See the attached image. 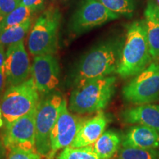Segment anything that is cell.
<instances>
[{
    "label": "cell",
    "mask_w": 159,
    "mask_h": 159,
    "mask_svg": "<svg viewBox=\"0 0 159 159\" xmlns=\"http://www.w3.org/2000/svg\"><path fill=\"white\" fill-rule=\"evenodd\" d=\"M124 39L115 37L105 40L87 52L71 71V80L75 87L95 79L116 73Z\"/></svg>",
    "instance_id": "1"
},
{
    "label": "cell",
    "mask_w": 159,
    "mask_h": 159,
    "mask_svg": "<svg viewBox=\"0 0 159 159\" xmlns=\"http://www.w3.org/2000/svg\"><path fill=\"white\" fill-rule=\"evenodd\" d=\"M144 20L128 25L116 73L123 79L134 77L152 62Z\"/></svg>",
    "instance_id": "2"
},
{
    "label": "cell",
    "mask_w": 159,
    "mask_h": 159,
    "mask_svg": "<svg viewBox=\"0 0 159 159\" xmlns=\"http://www.w3.org/2000/svg\"><path fill=\"white\" fill-rule=\"evenodd\" d=\"M116 77L107 76L75 87L69 99V109L78 114L101 111L114 96Z\"/></svg>",
    "instance_id": "3"
},
{
    "label": "cell",
    "mask_w": 159,
    "mask_h": 159,
    "mask_svg": "<svg viewBox=\"0 0 159 159\" xmlns=\"http://www.w3.org/2000/svg\"><path fill=\"white\" fill-rule=\"evenodd\" d=\"M61 20V12L54 6L49 7L39 16L27 39V47L32 55H54L56 52Z\"/></svg>",
    "instance_id": "4"
},
{
    "label": "cell",
    "mask_w": 159,
    "mask_h": 159,
    "mask_svg": "<svg viewBox=\"0 0 159 159\" xmlns=\"http://www.w3.org/2000/svg\"><path fill=\"white\" fill-rule=\"evenodd\" d=\"M39 95L33 78L7 87L0 102L5 126L36 108Z\"/></svg>",
    "instance_id": "5"
},
{
    "label": "cell",
    "mask_w": 159,
    "mask_h": 159,
    "mask_svg": "<svg viewBox=\"0 0 159 159\" xmlns=\"http://www.w3.org/2000/svg\"><path fill=\"white\" fill-rule=\"evenodd\" d=\"M59 93H52L40 101L35 114V148L38 153L49 158L51 152L50 134L63 101Z\"/></svg>",
    "instance_id": "6"
},
{
    "label": "cell",
    "mask_w": 159,
    "mask_h": 159,
    "mask_svg": "<svg viewBox=\"0 0 159 159\" xmlns=\"http://www.w3.org/2000/svg\"><path fill=\"white\" fill-rule=\"evenodd\" d=\"M127 102L136 105L150 104L159 99V63L150 65L131 79L122 89Z\"/></svg>",
    "instance_id": "7"
},
{
    "label": "cell",
    "mask_w": 159,
    "mask_h": 159,
    "mask_svg": "<svg viewBox=\"0 0 159 159\" xmlns=\"http://www.w3.org/2000/svg\"><path fill=\"white\" fill-rule=\"evenodd\" d=\"M119 16L98 0H80L71 19L70 30L76 35L82 34Z\"/></svg>",
    "instance_id": "8"
},
{
    "label": "cell",
    "mask_w": 159,
    "mask_h": 159,
    "mask_svg": "<svg viewBox=\"0 0 159 159\" xmlns=\"http://www.w3.org/2000/svg\"><path fill=\"white\" fill-rule=\"evenodd\" d=\"M37 108L25 116L6 125L2 142L6 149L14 148L36 151L35 148V114ZM37 152V151H36Z\"/></svg>",
    "instance_id": "9"
},
{
    "label": "cell",
    "mask_w": 159,
    "mask_h": 159,
    "mask_svg": "<svg viewBox=\"0 0 159 159\" xmlns=\"http://www.w3.org/2000/svg\"><path fill=\"white\" fill-rule=\"evenodd\" d=\"M85 119L71 114L63 99L59 115L50 134L51 152L48 159H53L57 150L70 146Z\"/></svg>",
    "instance_id": "10"
},
{
    "label": "cell",
    "mask_w": 159,
    "mask_h": 159,
    "mask_svg": "<svg viewBox=\"0 0 159 159\" xmlns=\"http://www.w3.org/2000/svg\"><path fill=\"white\" fill-rule=\"evenodd\" d=\"M30 73L38 91L42 94H50L59 84V63L52 54L35 56Z\"/></svg>",
    "instance_id": "11"
},
{
    "label": "cell",
    "mask_w": 159,
    "mask_h": 159,
    "mask_svg": "<svg viewBox=\"0 0 159 159\" xmlns=\"http://www.w3.org/2000/svg\"><path fill=\"white\" fill-rule=\"evenodd\" d=\"M4 66L7 88L27 80L31 71V67L24 40L7 47Z\"/></svg>",
    "instance_id": "12"
},
{
    "label": "cell",
    "mask_w": 159,
    "mask_h": 159,
    "mask_svg": "<svg viewBox=\"0 0 159 159\" xmlns=\"http://www.w3.org/2000/svg\"><path fill=\"white\" fill-rule=\"evenodd\" d=\"M108 119L102 112L85 120L71 143V148H83L94 144L99 137L105 132Z\"/></svg>",
    "instance_id": "13"
},
{
    "label": "cell",
    "mask_w": 159,
    "mask_h": 159,
    "mask_svg": "<svg viewBox=\"0 0 159 159\" xmlns=\"http://www.w3.org/2000/svg\"><path fill=\"white\" fill-rule=\"evenodd\" d=\"M121 117L128 124L144 125L159 133V105L150 103L137 105L123 111Z\"/></svg>",
    "instance_id": "14"
},
{
    "label": "cell",
    "mask_w": 159,
    "mask_h": 159,
    "mask_svg": "<svg viewBox=\"0 0 159 159\" xmlns=\"http://www.w3.org/2000/svg\"><path fill=\"white\" fill-rule=\"evenodd\" d=\"M122 145L156 150L159 148V133L150 127L136 125L129 129L125 134Z\"/></svg>",
    "instance_id": "15"
},
{
    "label": "cell",
    "mask_w": 159,
    "mask_h": 159,
    "mask_svg": "<svg viewBox=\"0 0 159 159\" xmlns=\"http://www.w3.org/2000/svg\"><path fill=\"white\" fill-rule=\"evenodd\" d=\"M144 21L150 52L152 59L159 61V6L156 0H148Z\"/></svg>",
    "instance_id": "16"
},
{
    "label": "cell",
    "mask_w": 159,
    "mask_h": 159,
    "mask_svg": "<svg viewBox=\"0 0 159 159\" xmlns=\"http://www.w3.org/2000/svg\"><path fill=\"white\" fill-rule=\"evenodd\" d=\"M122 139L119 134L112 130L105 131L99 137L93 149L102 159H111L120 149Z\"/></svg>",
    "instance_id": "17"
},
{
    "label": "cell",
    "mask_w": 159,
    "mask_h": 159,
    "mask_svg": "<svg viewBox=\"0 0 159 159\" xmlns=\"http://www.w3.org/2000/svg\"><path fill=\"white\" fill-rule=\"evenodd\" d=\"M31 26L32 20L30 19L20 25L5 29L0 33V46L5 48V47H8L10 45L24 40V38L30 30Z\"/></svg>",
    "instance_id": "18"
},
{
    "label": "cell",
    "mask_w": 159,
    "mask_h": 159,
    "mask_svg": "<svg viewBox=\"0 0 159 159\" xmlns=\"http://www.w3.org/2000/svg\"><path fill=\"white\" fill-rule=\"evenodd\" d=\"M33 13L34 11H32L29 7L19 5L0 22V33L5 30V29L20 25L27 20L31 19V16Z\"/></svg>",
    "instance_id": "19"
},
{
    "label": "cell",
    "mask_w": 159,
    "mask_h": 159,
    "mask_svg": "<svg viewBox=\"0 0 159 159\" xmlns=\"http://www.w3.org/2000/svg\"><path fill=\"white\" fill-rule=\"evenodd\" d=\"M55 159H102L93 149L92 145L83 148H71L70 146L64 148Z\"/></svg>",
    "instance_id": "20"
},
{
    "label": "cell",
    "mask_w": 159,
    "mask_h": 159,
    "mask_svg": "<svg viewBox=\"0 0 159 159\" xmlns=\"http://www.w3.org/2000/svg\"><path fill=\"white\" fill-rule=\"evenodd\" d=\"M158 152L156 150L122 146L119 150L117 159H158Z\"/></svg>",
    "instance_id": "21"
},
{
    "label": "cell",
    "mask_w": 159,
    "mask_h": 159,
    "mask_svg": "<svg viewBox=\"0 0 159 159\" xmlns=\"http://www.w3.org/2000/svg\"><path fill=\"white\" fill-rule=\"evenodd\" d=\"M110 11L119 15L131 16L136 7V0H98Z\"/></svg>",
    "instance_id": "22"
},
{
    "label": "cell",
    "mask_w": 159,
    "mask_h": 159,
    "mask_svg": "<svg viewBox=\"0 0 159 159\" xmlns=\"http://www.w3.org/2000/svg\"><path fill=\"white\" fill-rule=\"evenodd\" d=\"M6 159H41L40 154L35 151L23 150L21 148H14L10 151Z\"/></svg>",
    "instance_id": "23"
},
{
    "label": "cell",
    "mask_w": 159,
    "mask_h": 159,
    "mask_svg": "<svg viewBox=\"0 0 159 159\" xmlns=\"http://www.w3.org/2000/svg\"><path fill=\"white\" fill-rule=\"evenodd\" d=\"M19 5V0H0V22Z\"/></svg>",
    "instance_id": "24"
},
{
    "label": "cell",
    "mask_w": 159,
    "mask_h": 159,
    "mask_svg": "<svg viewBox=\"0 0 159 159\" xmlns=\"http://www.w3.org/2000/svg\"><path fill=\"white\" fill-rule=\"evenodd\" d=\"M44 0H19V5L29 7L34 12L43 7Z\"/></svg>",
    "instance_id": "25"
},
{
    "label": "cell",
    "mask_w": 159,
    "mask_h": 159,
    "mask_svg": "<svg viewBox=\"0 0 159 159\" xmlns=\"http://www.w3.org/2000/svg\"><path fill=\"white\" fill-rule=\"evenodd\" d=\"M6 86V76L5 71V66L0 68V98L2 97L4 94V90Z\"/></svg>",
    "instance_id": "26"
},
{
    "label": "cell",
    "mask_w": 159,
    "mask_h": 159,
    "mask_svg": "<svg viewBox=\"0 0 159 159\" xmlns=\"http://www.w3.org/2000/svg\"><path fill=\"white\" fill-rule=\"evenodd\" d=\"M6 58V52H5V47L0 46V68L5 65V61Z\"/></svg>",
    "instance_id": "27"
},
{
    "label": "cell",
    "mask_w": 159,
    "mask_h": 159,
    "mask_svg": "<svg viewBox=\"0 0 159 159\" xmlns=\"http://www.w3.org/2000/svg\"><path fill=\"white\" fill-rule=\"evenodd\" d=\"M5 147L4 146L2 142L0 141V157L1 158H3L5 154Z\"/></svg>",
    "instance_id": "28"
},
{
    "label": "cell",
    "mask_w": 159,
    "mask_h": 159,
    "mask_svg": "<svg viewBox=\"0 0 159 159\" xmlns=\"http://www.w3.org/2000/svg\"><path fill=\"white\" fill-rule=\"evenodd\" d=\"M4 125H5V122H4V119H3L2 113L1 108H0V128H2Z\"/></svg>",
    "instance_id": "29"
},
{
    "label": "cell",
    "mask_w": 159,
    "mask_h": 159,
    "mask_svg": "<svg viewBox=\"0 0 159 159\" xmlns=\"http://www.w3.org/2000/svg\"><path fill=\"white\" fill-rule=\"evenodd\" d=\"M157 3H158V5L159 6V0H157Z\"/></svg>",
    "instance_id": "30"
},
{
    "label": "cell",
    "mask_w": 159,
    "mask_h": 159,
    "mask_svg": "<svg viewBox=\"0 0 159 159\" xmlns=\"http://www.w3.org/2000/svg\"><path fill=\"white\" fill-rule=\"evenodd\" d=\"M158 158H159V152H158Z\"/></svg>",
    "instance_id": "31"
},
{
    "label": "cell",
    "mask_w": 159,
    "mask_h": 159,
    "mask_svg": "<svg viewBox=\"0 0 159 159\" xmlns=\"http://www.w3.org/2000/svg\"><path fill=\"white\" fill-rule=\"evenodd\" d=\"M3 158H1V157H0V159H2Z\"/></svg>",
    "instance_id": "32"
}]
</instances>
